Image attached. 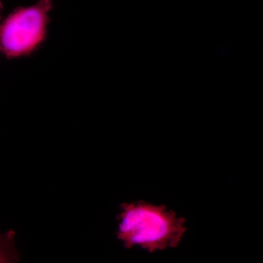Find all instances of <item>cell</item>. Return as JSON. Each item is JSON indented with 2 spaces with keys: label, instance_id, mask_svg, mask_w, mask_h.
Segmentation results:
<instances>
[{
  "label": "cell",
  "instance_id": "7a4b0ae2",
  "mask_svg": "<svg viewBox=\"0 0 263 263\" xmlns=\"http://www.w3.org/2000/svg\"><path fill=\"white\" fill-rule=\"evenodd\" d=\"M53 0L13 10L0 23V52L8 60L29 57L47 39Z\"/></svg>",
  "mask_w": 263,
  "mask_h": 263
},
{
  "label": "cell",
  "instance_id": "6da1fadb",
  "mask_svg": "<svg viewBox=\"0 0 263 263\" xmlns=\"http://www.w3.org/2000/svg\"><path fill=\"white\" fill-rule=\"evenodd\" d=\"M119 221L117 238L124 247L139 246L151 253L167 248H176L186 233V219L178 217L164 205H154L145 201L124 202Z\"/></svg>",
  "mask_w": 263,
  "mask_h": 263
},
{
  "label": "cell",
  "instance_id": "3957f363",
  "mask_svg": "<svg viewBox=\"0 0 263 263\" xmlns=\"http://www.w3.org/2000/svg\"><path fill=\"white\" fill-rule=\"evenodd\" d=\"M19 253L15 246V233L13 230L0 232V263L16 262Z\"/></svg>",
  "mask_w": 263,
  "mask_h": 263
},
{
  "label": "cell",
  "instance_id": "277c9868",
  "mask_svg": "<svg viewBox=\"0 0 263 263\" xmlns=\"http://www.w3.org/2000/svg\"><path fill=\"white\" fill-rule=\"evenodd\" d=\"M3 10H4V7H3V3L0 0V23L2 22V18H3Z\"/></svg>",
  "mask_w": 263,
  "mask_h": 263
}]
</instances>
